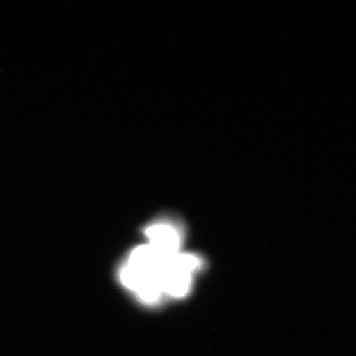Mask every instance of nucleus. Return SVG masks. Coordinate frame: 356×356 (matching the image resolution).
I'll list each match as a JSON object with an SVG mask.
<instances>
[{"label":"nucleus","mask_w":356,"mask_h":356,"mask_svg":"<svg viewBox=\"0 0 356 356\" xmlns=\"http://www.w3.org/2000/svg\"><path fill=\"white\" fill-rule=\"evenodd\" d=\"M149 245L163 259H168L178 254L180 238L177 229L166 222H159L149 227L146 231Z\"/></svg>","instance_id":"nucleus-1"}]
</instances>
